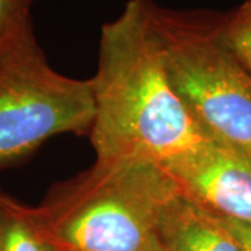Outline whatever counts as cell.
Returning <instances> with one entry per match:
<instances>
[{"label":"cell","instance_id":"cell-1","mask_svg":"<svg viewBox=\"0 0 251 251\" xmlns=\"http://www.w3.org/2000/svg\"><path fill=\"white\" fill-rule=\"evenodd\" d=\"M151 0H128L100 28L98 67L91 78L97 159L135 158L169 171L211 138L172 84L151 20Z\"/></svg>","mask_w":251,"mask_h":251},{"label":"cell","instance_id":"cell-2","mask_svg":"<svg viewBox=\"0 0 251 251\" xmlns=\"http://www.w3.org/2000/svg\"><path fill=\"white\" fill-rule=\"evenodd\" d=\"M171 172L144 159H97L34 206L54 251H159L162 215L180 193Z\"/></svg>","mask_w":251,"mask_h":251},{"label":"cell","instance_id":"cell-3","mask_svg":"<svg viewBox=\"0 0 251 251\" xmlns=\"http://www.w3.org/2000/svg\"><path fill=\"white\" fill-rule=\"evenodd\" d=\"M166 70L180 99L211 140L251 155V75L218 38V14L150 3Z\"/></svg>","mask_w":251,"mask_h":251},{"label":"cell","instance_id":"cell-4","mask_svg":"<svg viewBox=\"0 0 251 251\" xmlns=\"http://www.w3.org/2000/svg\"><path fill=\"white\" fill-rule=\"evenodd\" d=\"M92 81L56 72L34 28L0 48V171L14 166L56 135H90Z\"/></svg>","mask_w":251,"mask_h":251},{"label":"cell","instance_id":"cell-5","mask_svg":"<svg viewBox=\"0 0 251 251\" xmlns=\"http://www.w3.org/2000/svg\"><path fill=\"white\" fill-rule=\"evenodd\" d=\"M180 187L224 218L251 225V155L211 140L169 169Z\"/></svg>","mask_w":251,"mask_h":251},{"label":"cell","instance_id":"cell-6","mask_svg":"<svg viewBox=\"0 0 251 251\" xmlns=\"http://www.w3.org/2000/svg\"><path fill=\"white\" fill-rule=\"evenodd\" d=\"M159 251H243L221 218L181 188L162 215Z\"/></svg>","mask_w":251,"mask_h":251},{"label":"cell","instance_id":"cell-7","mask_svg":"<svg viewBox=\"0 0 251 251\" xmlns=\"http://www.w3.org/2000/svg\"><path fill=\"white\" fill-rule=\"evenodd\" d=\"M0 251H54L36 221L34 206L0 190Z\"/></svg>","mask_w":251,"mask_h":251},{"label":"cell","instance_id":"cell-8","mask_svg":"<svg viewBox=\"0 0 251 251\" xmlns=\"http://www.w3.org/2000/svg\"><path fill=\"white\" fill-rule=\"evenodd\" d=\"M218 38L251 75V0H244L230 13L218 14Z\"/></svg>","mask_w":251,"mask_h":251},{"label":"cell","instance_id":"cell-9","mask_svg":"<svg viewBox=\"0 0 251 251\" xmlns=\"http://www.w3.org/2000/svg\"><path fill=\"white\" fill-rule=\"evenodd\" d=\"M36 0H0V48L34 28L31 10Z\"/></svg>","mask_w":251,"mask_h":251},{"label":"cell","instance_id":"cell-10","mask_svg":"<svg viewBox=\"0 0 251 251\" xmlns=\"http://www.w3.org/2000/svg\"><path fill=\"white\" fill-rule=\"evenodd\" d=\"M219 216V215H218ZM225 227L232 233L237 243L240 244L243 251H251V225L243 224L239 221H234L230 218L219 216Z\"/></svg>","mask_w":251,"mask_h":251}]
</instances>
